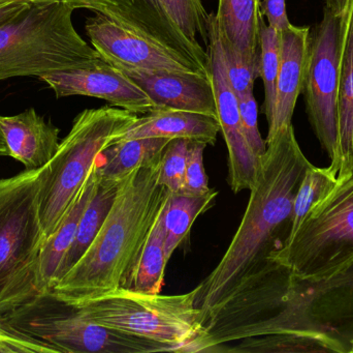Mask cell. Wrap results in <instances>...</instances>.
Masks as SVG:
<instances>
[{
    "label": "cell",
    "instance_id": "obj_1",
    "mask_svg": "<svg viewBox=\"0 0 353 353\" xmlns=\"http://www.w3.org/2000/svg\"><path fill=\"white\" fill-rule=\"evenodd\" d=\"M311 165L292 124L267 142L240 226L217 267L197 286L195 306L205 321V314L243 281L276 261L292 231L299 184Z\"/></svg>",
    "mask_w": 353,
    "mask_h": 353
},
{
    "label": "cell",
    "instance_id": "obj_2",
    "mask_svg": "<svg viewBox=\"0 0 353 353\" xmlns=\"http://www.w3.org/2000/svg\"><path fill=\"white\" fill-rule=\"evenodd\" d=\"M161 159L120 180L97 238L77 265L49 292L80 304L125 285L170 192L159 182Z\"/></svg>",
    "mask_w": 353,
    "mask_h": 353
},
{
    "label": "cell",
    "instance_id": "obj_3",
    "mask_svg": "<svg viewBox=\"0 0 353 353\" xmlns=\"http://www.w3.org/2000/svg\"><path fill=\"white\" fill-rule=\"evenodd\" d=\"M317 329L309 321L285 265L271 261L205 314V334L193 352H216L248 338Z\"/></svg>",
    "mask_w": 353,
    "mask_h": 353
},
{
    "label": "cell",
    "instance_id": "obj_4",
    "mask_svg": "<svg viewBox=\"0 0 353 353\" xmlns=\"http://www.w3.org/2000/svg\"><path fill=\"white\" fill-rule=\"evenodd\" d=\"M74 8L62 0H43L0 24V81L41 77L101 59L72 23Z\"/></svg>",
    "mask_w": 353,
    "mask_h": 353
},
{
    "label": "cell",
    "instance_id": "obj_5",
    "mask_svg": "<svg viewBox=\"0 0 353 353\" xmlns=\"http://www.w3.org/2000/svg\"><path fill=\"white\" fill-rule=\"evenodd\" d=\"M41 169L0 180V318L41 294Z\"/></svg>",
    "mask_w": 353,
    "mask_h": 353
},
{
    "label": "cell",
    "instance_id": "obj_6",
    "mask_svg": "<svg viewBox=\"0 0 353 353\" xmlns=\"http://www.w3.org/2000/svg\"><path fill=\"white\" fill-rule=\"evenodd\" d=\"M138 114L103 106L78 114L51 161L41 168L39 216L46 240L57 229L101 151L132 126Z\"/></svg>",
    "mask_w": 353,
    "mask_h": 353
},
{
    "label": "cell",
    "instance_id": "obj_7",
    "mask_svg": "<svg viewBox=\"0 0 353 353\" xmlns=\"http://www.w3.org/2000/svg\"><path fill=\"white\" fill-rule=\"evenodd\" d=\"M197 287L176 296L145 294L121 287L99 298L72 304L99 325L193 352L205 334V314L195 306Z\"/></svg>",
    "mask_w": 353,
    "mask_h": 353
},
{
    "label": "cell",
    "instance_id": "obj_8",
    "mask_svg": "<svg viewBox=\"0 0 353 353\" xmlns=\"http://www.w3.org/2000/svg\"><path fill=\"white\" fill-rule=\"evenodd\" d=\"M275 260L300 281L325 279L353 261V171L307 213Z\"/></svg>",
    "mask_w": 353,
    "mask_h": 353
},
{
    "label": "cell",
    "instance_id": "obj_9",
    "mask_svg": "<svg viewBox=\"0 0 353 353\" xmlns=\"http://www.w3.org/2000/svg\"><path fill=\"white\" fill-rule=\"evenodd\" d=\"M0 321L59 353L175 352L172 346L93 323L49 290Z\"/></svg>",
    "mask_w": 353,
    "mask_h": 353
},
{
    "label": "cell",
    "instance_id": "obj_10",
    "mask_svg": "<svg viewBox=\"0 0 353 353\" xmlns=\"http://www.w3.org/2000/svg\"><path fill=\"white\" fill-rule=\"evenodd\" d=\"M345 15L325 8L323 20L309 37L308 56L302 93L315 136L334 165L338 155V106L340 58Z\"/></svg>",
    "mask_w": 353,
    "mask_h": 353
},
{
    "label": "cell",
    "instance_id": "obj_11",
    "mask_svg": "<svg viewBox=\"0 0 353 353\" xmlns=\"http://www.w3.org/2000/svg\"><path fill=\"white\" fill-rule=\"evenodd\" d=\"M209 68L218 124L228 151V184L234 194L250 190L256 180L259 159L249 146L241 122L239 99L226 74L223 51L214 12L210 14Z\"/></svg>",
    "mask_w": 353,
    "mask_h": 353
},
{
    "label": "cell",
    "instance_id": "obj_12",
    "mask_svg": "<svg viewBox=\"0 0 353 353\" xmlns=\"http://www.w3.org/2000/svg\"><path fill=\"white\" fill-rule=\"evenodd\" d=\"M85 30L92 47L114 66L145 72L201 73L210 75L196 62L172 48L152 41L97 14L87 19Z\"/></svg>",
    "mask_w": 353,
    "mask_h": 353
},
{
    "label": "cell",
    "instance_id": "obj_13",
    "mask_svg": "<svg viewBox=\"0 0 353 353\" xmlns=\"http://www.w3.org/2000/svg\"><path fill=\"white\" fill-rule=\"evenodd\" d=\"M39 79L49 85L58 99L70 95L99 97L136 114L157 109L139 85L103 58L81 68L50 73Z\"/></svg>",
    "mask_w": 353,
    "mask_h": 353
},
{
    "label": "cell",
    "instance_id": "obj_14",
    "mask_svg": "<svg viewBox=\"0 0 353 353\" xmlns=\"http://www.w3.org/2000/svg\"><path fill=\"white\" fill-rule=\"evenodd\" d=\"M296 288L310 323L340 340L352 353L353 261L325 279L316 281L296 279Z\"/></svg>",
    "mask_w": 353,
    "mask_h": 353
},
{
    "label": "cell",
    "instance_id": "obj_15",
    "mask_svg": "<svg viewBox=\"0 0 353 353\" xmlns=\"http://www.w3.org/2000/svg\"><path fill=\"white\" fill-rule=\"evenodd\" d=\"M154 102L157 108L182 110L217 118L210 75L201 73L145 72L116 66Z\"/></svg>",
    "mask_w": 353,
    "mask_h": 353
},
{
    "label": "cell",
    "instance_id": "obj_16",
    "mask_svg": "<svg viewBox=\"0 0 353 353\" xmlns=\"http://www.w3.org/2000/svg\"><path fill=\"white\" fill-rule=\"evenodd\" d=\"M310 27L290 25L281 30V52L278 73L273 116L268 124L265 143L269 142L282 128L290 126L294 108L303 91Z\"/></svg>",
    "mask_w": 353,
    "mask_h": 353
},
{
    "label": "cell",
    "instance_id": "obj_17",
    "mask_svg": "<svg viewBox=\"0 0 353 353\" xmlns=\"http://www.w3.org/2000/svg\"><path fill=\"white\" fill-rule=\"evenodd\" d=\"M74 10L103 15L152 41L174 47L184 35L163 10L159 0H62Z\"/></svg>",
    "mask_w": 353,
    "mask_h": 353
},
{
    "label": "cell",
    "instance_id": "obj_18",
    "mask_svg": "<svg viewBox=\"0 0 353 353\" xmlns=\"http://www.w3.org/2000/svg\"><path fill=\"white\" fill-rule=\"evenodd\" d=\"M0 126L10 157L26 170L45 167L59 146V128L37 113L33 108L12 116H0Z\"/></svg>",
    "mask_w": 353,
    "mask_h": 353
},
{
    "label": "cell",
    "instance_id": "obj_19",
    "mask_svg": "<svg viewBox=\"0 0 353 353\" xmlns=\"http://www.w3.org/2000/svg\"><path fill=\"white\" fill-rule=\"evenodd\" d=\"M220 126L217 118L182 110L157 108L128 126L115 142L139 138L188 139L215 144ZM113 143V144H114Z\"/></svg>",
    "mask_w": 353,
    "mask_h": 353
},
{
    "label": "cell",
    "instance_id": "obj_20",
    "mask_svg": "<svg viewBox=\"0 0 353 353\" xmlns=\"http://www.w3.org/2000/svg\"><path fill=\"white\" fill-rule=\"evenodd\" d=\"M330 166L338 178L353 171V0L345 14L340 58L338 155L336 163Z\"/></svg>",
    "mask_w": 353,
    "mask_h": 353
},
{
    "label": "cell",
    "instance_id": "obj_21",
    "mask_svg": "<svg viewBox=\"0 0 353 353\" xmlns=\"http://www.w3.org/2000/svg\"><path fill=\"white\" fill-rule=\"evenodd\" d=\"M97 184L94 166L88 180L77 195L57 229L43 242L39 256V288L41 294L49 290L53 284L56 273L74 242L81 218L92 198Z\"/></svg>",
    "mask_w": 353,
    "mask_h": 353
},
{
    "label": "cell",
    "instance_id": "obj_22",
    "mask_svg": "<svg viewBox=\"0 0 353 353\" xmlns=\"http://www.w3.org/2000/svg\"><path fill=\"white\" fill-rule=\"evenodd\" d=\"M220 33L245 55L261 54L263 0H218Z\"/></svg>",
    "mask_w": 353,
    "mask_h": 353
},
{
    "label": "cell",
    "instance_id": "obj_23",
    "mask_svg": "<svg viewBox=\"0 0 353 353\" xmlns=\"http://www.w3.org/2000/svg\"><path fill=\"white\" fill-rule=\"evenodd\" d=\"M169 138H139L119 141L101 151L95 173L99 180L119 182L139 168L159 161Z\"/></svg>",
    "mask_w": 353,
    "mask_h": 353
},
{
    "label": "cell",
    "instance_id": "obj_24",
    "mask_svg": "<svg viewBox=\"0 0 353 353\" xmlns=\"http://www.w3.org/2000/svg\"><path fill=\"white\" fill-rule=\"evenodd\" d=\"M218 352L236 353H350V348L325 331H300L240 340L238 345L223 346Z\"/></svg>",
    "mask_w": 353,
    "mask_h": 353
},
{
    "label": "cell",
    "instance_id": "obj_25",
    "mask_svg": "<svg viewBox=\"0 0 353 353\" xmlns=\"http://www.w3.org/2000/svg\"><path fill=\"white\" fill-rule=\"evenodd\" d=\"M119 182L120 180H103L97 178V188L93 193L92 198L89 201L81 218L74 242L64 256L51 287L77 265L97 238L113 205Z\"/></svg>",
    "mask_w": 353,
    "mask_h": 353
},
{
    "label": "cell",
    "instance_id": "obj_26",
    "mask_svg": "<svg viewBox=\"0 0 353 353\" xmlns=\"http://www.w3.org/2000/svg\"><path fill=\"white\" fill-rule=\"evenodd\" d=\"M217 195V191L214 189L203 195L170 193L161 211L168 260L171 259L176 249L186 240L196 218L213 205Z\"/></svg>",
    "mask_w": 353,
    "mask_h": 353
},
{
    "label": "cell",
    "instance_id": "obj_27",
    "mask_svg": "<svg viewBox=\"0 0 353 353\" xmlns=\"http://www.w3.org/2000/svg\"><path fill=\"white\" fill-rule=\"evenodd\" d=\"M168 263L161 213L123 287L145 294H161Z\"/></svg>",
    "mask_w": 353,
    "mask_h": 353
},
{
    "label": "cell",
    "instance_id": "obj_28",
    "mask_svg": "<svg viewBox=\"0 0 353 353\" xmlns=\"http://www.w3.org/2000/svg\"><path fill=\"white\" fill-rule=\"evenodd\" d=\"M337 182V173L331 166L321 168L312 164L306 170L294 196L292 231L288 240L298 229L309 211L325 198Z\"/></svg>",
    "mask_w": 353,
    "mask_h": 353
},
{
    "label": "cell",
    "instance_id": "obj_29",
    "mask_svg": "<svg viewBox=\"0 0 353 353\" xmlns=\"http://www.w3.org/2000/svg\"><path fill=\"white\" fill-rule=\"evenodd\" d=\"M281 52V31L265 24L261 29V78L265 87L263 113L268 124L273 116Z\"/></svg>",
    "mask_w": 353,
    "mask_h": 353
},
{
    "label": "cell",
    "instance_id": "obj_30",
    "mask_svg": "<svg viewBox=\"0 0 353 353\" xmlns=\"http://www.w3.org/2000/svg\"><path fill=\"white\" fill-rule=\"evenodd\" d=\"M163 10L183 35L192 43L199 44L197 35L209 46L210 14L201 0H159Z\"/></svg>",
    "mask_w": 353,
    "mask_h": 353
},
{
    "label": "cell",
    "instance_id": "obj_31",
    "mask_svg": "<svg viewBox=\"0 0 353 353\" xmlns=\"http://www.w3.org/2000/svg\"><path fill=\"white\" fill-rule=\"evenodd\" d=\"M218 32L223 51L226 74L236 97L253 90L255 80L261 77V54L245 55L220 33L219 29Z\"/></svg>",
    "mask_w": 353,
    "mask_h": 353
},
{
    "label": "cell",
    "instance_id": "obj_32",
    "mask_svg": "<svg viewBox=\"0 0 353 353\" xmlns=\"http://www.w3.org/2000/svg\"><path fill=\"white\" fill-rule=\"evenodd\" d=\"M191 140L173 139L161 155L159 182L170 193H181L184 187L187 155Z\"/></svg>",
    "mask_w": 353,
    "mask_h": 353
},
{
    "label": "cell",
    "instance_id": "obj_33",
    "mask_svg": "<svg viewBox=\"0 0 353 353\" xmlns=\"http://www.w3.org/2000/svg\"><path fill=\"white\" fill-rule=\"evenodd\" d=\"M239 109L243 130L249 146L257 158H261L267 151V143L261 137L259 128V108L253 90L239 95Z\"/></svg>",
    "mask_w": 353,
    "mask_h": 353
},
{
    "label": "cell",
    "instance_id": "obj_34",
    "mask_svg": "<svg viewBox=\"0 0 353 353\" xmlns=\"http://www.w3.org/2000/svg\"><path fill=\"white\" fill-rule=\"evenodd\" d=\"M207 144L191 141L187 155L186 171L182 192L188 195H203L209 192V180L203 165V151Z\"/></svg>",
    "mask_w": 353,
    "mask_h": 353
},
{
    "label": "cell",
    "instance_id": "obj_35",
    "mask_svg": "<svg viewBox=\"0 0 353 353\" xmlns=\"http://www.w3.org/2000/svg\"><path fill=\"white\" fill-rule=\"evenodd\" d=\"M51 346L0 321V353H50Z\"/></svg>",
    "mask_w": 353,
    "mask_h": 353
},
{
    "label": "cell",
    "instance_id": "obj_36",
    "mask_svg": "<svg viewBox=\"0 0 353 353\" xmlns=\"http://www.w3.org/2000/svg\"><path fill=\"white\" fill-rule=\"evenodd\" d=\"M263 15L268 25L281 31L292 25L286 12L285 0H263Z\"/></svg>",
    "mask_w": 353,
    "mask_h": 353
},
{
    "label": "cell",
    "instance_id": "obj_37",
    "mask_svg": "<svg viewBox=\"0 0 353 353\" xmlns=\"http://www.w3.org/2000/svg\"><path fill=\"white\" fill-rule=\"evenodd\" d=\"M43 0H0V24L22 12L33 2Z\"/></svg>",
    "mask_w": 353,
    "mask_h": 353
},
{
    "label": "cell",
    "instance_id": "obj_38",
    "mask_svg": "<svg viewBox=\"0 0 353 353\" xmlns=\"http://www.w3.org/2000/svg\"><path fill=\"white\" fill-rule=\"evenodd\" d=\"M327 10L338 16H344L350 8L352 0H325Z\"/></svg>",
    "mask_w": 353,
    "mask_h": 353
},
{
    "label": "cell",
    "instance_id": "obj_39",
    "mask_svg": "<svg viewBox=\"0 0 353 353\" xmlns=\"http://www.w3.org/2000/svg\"><path fill=\"white\" fill-rule=\"evenodd\" d=\"M6 155H10V153H8L6 139H4L3 133H2L1 126H0V157H6Z\"/></svg>",
    "mask_w": 353,
    "mask_h": 353
},
{
    "label": "cell",
    "instance_id": "obj_40",
    "mask_svg": "<svg viewBox=\"0 0 353 353\" xmlns=\"http://www.w3.org/2000/svg\"><path fill=\"white\" fill-rule=\"evenodd\" d=\"M352 353H353V342H352Z\"/></svg>",
    "mask_w": 353,
    "mask_h": 353
}]
</instances>
